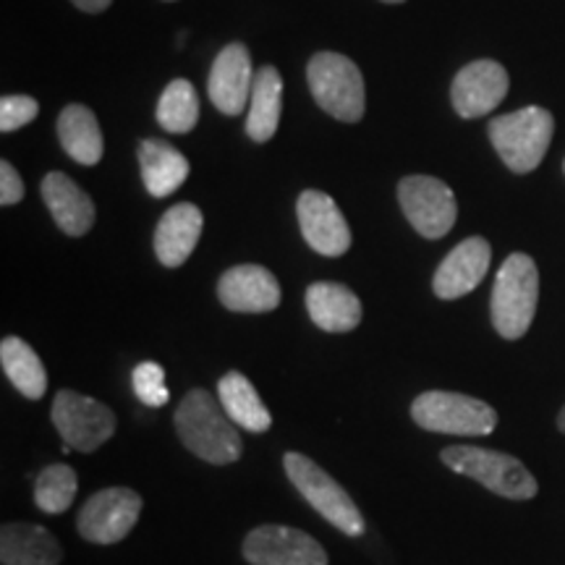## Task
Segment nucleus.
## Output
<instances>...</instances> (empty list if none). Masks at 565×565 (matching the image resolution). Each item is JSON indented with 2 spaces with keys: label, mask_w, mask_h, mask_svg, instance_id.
Returning <instances> with one entry per match:
<instances>
[{
  "label": "nucleus",
  "mask_w": 565,
  "mask_h": 565,
  "mask_svg": "<svg viewBox=\"0 0 565 565\" xmlns=\"http://www.w3.org/2000/svg\"><path fill=\"white\" fill-rule=\"evenodd\" d=\"M51 419L63 440L82 454L103 448L116 435V416L110 408L74 391H61L55 395Z\"/></svg>",
  "instance_id": "nucleus-8"
},
{
  "label": "nucleus",
  "mask_w": 565,
  "mask_h": 565,
  "mask_svg": "<svg viewBox=\"0 0 565 565\" xmlns=\"http://www.w3.org/2000/svg\"><path fill=\"white\" fill-rule=\"evenodd\" d=\"M307 309L324 333H349L362 322V301L343 282H312L307 288Z\"/></svg>",
  "instance_id": "nucleus-19"
},
{
  "label": "nucleus",
  "mask_w": 565,
  "mask_h": 565,
  "mask_svg": "<svg viewBox=\"0 0 565 565\" xmlns=\"http://www.w3.org/2000/svg\"><path fill=\"white\" fill-rule=\"evenodd\" d=\"M315 103L343 124L362 121L366 108L364 76L356 63L341 53H317L307 66Z\"/></svg>",
  "instance_id": "nucleus-5"
},
{
  "label": "nucleus",
  "mask_w": 565,
  "mask_h": 565,
  "mask_svg": "<svg viewBox=\"0 0 565 565\" xmlns=\"http://www.w3.org/2000/svg\"><path fill=\"white\" fill-rule=\"evenodd\" d=\"M58 540L45 526L13 521L0 529V561L3 565H58Z\"/></svg>",
  "instance_id": "nucleus-20"
},
{
  "label": "nucleus",
  "mask_w": 565,
  "mask_h": 565,
  "mask_svg": "<svg viewBox=\"0 0 565 565\" xmlns=\"http://www.w3.org/2000/svg\"><path fill=\"white\" fill-rule=\"evenodd\" d=\"M563 171H565V162H563Z\"/></svg>",
  "instance_id": "nucleus-34"
},
{
  "label": "nucleus",
  "mask_w": 565,
  "mask_h": 565,
  "mask_svg": "<svg viewBox=\"0 0 565 565\" xmlns=\"http://www.w3.org/2000/svg\"><path fill=\"white\" fill-rule=\"evenodd\" d=\"M58 139L71 160L79 166H97L103 160V131L95 113L84 105H68L58 116Z\"/></svg>",
  "instance_id": "nucleus-23"
},
{
  "label": "nucleus",
  "mask_w": 565,
  "mask_h": 565,
  "mask_svg": "<svg viewBox=\"0 0 565 565\" xmlns=\"http://www.w3.org/2000/svg\"><path fill=\"white\" fill-rule=\"evenodd\" d=\"M173 419L181 443L202 461L228 466L242 458L244 443L236 424L223 412L221 401L212 398L202 387H194L183 395Z\"/></svg>",
  "instance_id": "nucleus-1"
},
{
  "label": "nucleus",
  "mask_w": 565,
  "mask_h": 565,
  "mask_svg": "<svg viewBox=\"0 0 565 565\" xmlns=\"http://www.w3.org/2000/svg\"><path fill=\"white\" fill-rule=\"evenodd\" d=\"M217 398H221L223 412L231 416L233 424L249 429V433H267L273 424V416L267 406L254 391V385L242 372H228L217 383Z\"/></svg>",
  "instance_id": "nucleus-24"
},
{
  "label": "nucleus",
  "mask_w": 565,
  "mask_h": 565,
  "mask_svg": "<svg viewBox=\"0 0 565 565\" xmlns=\"http://www.w3.org/2000/svg\"><path fill=\"white\" fill-rule=\"evenodd\" d=\"M244 557L252 565H328V553L315 536L278 524L259 526L246 534Z\"/></svg>",
  "instance_id": "nucleus-11"
},
{
  "label": "nucleus",
  "mask_w": 565,
  "mask_h": 565,
  "mask_svg": "<svg viewBox=\"0 0 565 565\" xmlns=\"http://www.w3.org/2000/svg\"><path fill=\"white\" fill-rule=\"evenodd\" d=\"M540 301V270L529 254L515 252L500 265L492 286V324L505 341H519L532 328Z\"/></svg>",
  "instance_id": "nucleus-2"
},
{
  "label": "nucleus",
  "mask_w": 565,
  "mask_h": 565,
  "mask_svg": "<svg viewBox=\"0 0 565 565\" xmlns=\"http://www.w3.org/2000/svg\"><path fill=\"white\" fill-rule=\"evenodd\" d=\"M282 466L286 475L291 479L301 498L322 515L328 524L341 529L345 536H362L364 534V515L359 511L351 494L335 482L322 466H317L312 458L301 454H286L282 456Z\"/></svg>",
  "instance_id": "nucleus-6"
},
{
  "label": "nucleus",
  "mask_w": 565,
  "mask_h": 565,
  "mask_svg": "<svg viewBox=\"0 0 565 565\" xmlns=\"http://www.w3.org/2000/svg\"><path fill=\"white\" fill-rule=\"evenodd\" d=\"M21 200H24V181H21L17 168L9 160H3L0 162V204L11 207Z\"/></svg>",
  "instance_id": "nucleus-30"
},
{
  "label": "nucleus",
  "mask_w": 565,
  "mask_h": 565,
  "mask_svg": "<svg viewBox=\"0 0 565 565\" xmlns=\"http://www.w3.org/2000/svg\"><path fill=\"white\" fill-rule=\"evenodd\" d=\"M202 210L192 202L173 204L154 228V254L166 267H181L202 236Z\"/></svg>",
  "instance_id": "nucleus-17"
},
{
  "label": "nucleus",
  "mask_w": 565,
  "mask_h": 565,
  "mask_svg": "<svg viewBox=\"0 0 565 565\" xmlns=\"http://www.w3.org/2000/svg\"><path fill=\"white\" fill-rule=\"evenodd\" d=\"M412 419L427 433L479 437L490 435L498 427V414L484 401L471 395L429 391L412 404Z\"/></svg>",
  "instance_id": "nucleus-7"
},
{
  "label": "nucleus",
  "mask_w": 565,
  "mask_h": 565,
  "mask_svg": "<svg viewBox=\"0 0 565 565\" xmlns=\"http://www.w3.org/2000/svg\"><path fill=\"white\" fill-rule=\"evenodd\" d=\"M42 200L66 236H84L95 225V202L66 173L53 171L42 179Z\"/></svg>",
  "instance_id": "nucleus-18"
},
{
  "label": "nucleus",
  "mask_w": 565,
  "mask_h": 565,
  "mask_svg": "<svg viewBox=\"0 0 565 565\" xmlns=\"http://www.w3.org/2000/svg\"><path fill=\"white\" fill-rule=\"evenodd\" d=\"M492 263V246L482 236L463 238L437 267L433 288L437 299L454 301L471 294L484 280Z\"/></svg>",
  "instance_id": "nucleus-16"
},
{
  "label": "nucleus",
  "mask_w": 565,
  "mask_h": 565,
  "mask_svg": "<svg viewBox=\"0 0 565 565\" xmlns=\"http://www.w3.org/2000/svg\"><path fill=\"white\" fill-rule=\"evenodd\" d=\"M296 215L307 244L324 257H341L351 246V228L330 194L307 189L296 202Z\"/></svg>",
  "instance_id": "nucleus-12"
},
{
  "label": "nucleus",
  "mask_w": 565,
  "mask_h": 565,
  "mask_svg": "<svg viewBox=\"0 0 565 565\" xmlns=\"http://www.w3.org/2000/svg\"><path fill=\"white\" fill-rule=\"evenodd\" d=\"M200 121V97L189 79H173L158 100V124L168 134H189Z\"/></svg>",
  "instance_id": "nucleus-26"
},
{
  "label": "nucleus",
  "mask_w": 565,
  "mask_h": 565,
  "mask_svg": "<svg viewBox=\"0 0 565 565\" xmlns=\"http://www.w3.org/2000/svg\"><path fill=\"white\" fill-rule=\"evenodd\" d=\"M557 427H561V433H565V406H563V412L557 414Z\"/></svg>",
  "instance_id": "nucleus-32"
},
{
  "label": "nucleus",
  "mask_w": 565,
  "mask_h": 565,
  "mask_svg": "<svg viewBox=\"0 0 565 565\" xmlns=\"http://www.w3.org/2000/svg\"><path fill=\"white\" fill-rule=\"evenodd\" d=\"M508 71L498 61H475L456 74L450 100L461 118H482L505 100Z\"/></svg>",
  "instance_id": "nucleus-13"
},
{
  "label": "nucleus",
  "mask_w": 565,
  "mask_h": 565,
  "mask_svg": "<svg viewBox=\"0 0 565 565\" xmlns=\"http://www.w3.org/2000/svg\"><path fill=\"white\" fill-rule=\"evenodd\" d=\"M443 463L458 475L475 479L494 494L508 500H532L540 492V484L519 458L500 454V450L477 448V445H450L445 448Z\"/></svg>",
  "instance_id": "nucleus-4"
},
{
  "label": "nucleus",
  "mask_w": 565,
  "mask_h": 565,
  "mask_svg": "<svg viewBox=\"0 0 565 565\" xmlns=\"http://www.w3.org/2000/svg\"><path fill=\"white\" fill-rule=\"evenodd\" d=\"M383 3H404V0H383Z\"/></svg>",
  "instance_id": "nucleus-33"
},
{
  "label": "nucleus",
  "mask_w": 565,
  "mask_h": 565,
  "mask_svg": "<svg viewBox=\"0 0 565 565\" xmlns=\"http://www.w3.org/2000/svg\"><path fill=\"white\" fill-rule=\"evenodd\" d=\"M141 498L129 487L95 492L76 515V529L92 545H116L137 526Z\"/></svg>",
  "instance_id": "nucleus-10"
},
{
  "label": "nucleus",
  "mask_w": 565,
  "mask_h": 565,
  "mask_svg": "<svg viewBox=\"0 0 565 565\" xmlns=\"http://www.w3.org/2000/svg\"><path fill=\"white\" fill-rule=\"evenodd\" d=\"M398 202L408 223L424 238H443L456 225V194L435 175H406L398 183Z\"/></svg>",
  "instance_id": "nucleus-9"
},
{
  "label": "nucleus",
  "mask_w": 565,
  "mask_h": 565,
  "mask_svg": "<svg viewBox=\"0 0 565 565\" xmlns=\"http://www.w3.org/2000/svg\"><path fill=\"white\" fill-rule=\"evenodd\" d=\"M141 181L152 196H171L189 179V160L162 139H145L139 145Z\"/></svg>",
  "instance_id": "nucleus-21"
},
{
  "label": "nucleus",
  "mask_w": 565,
  "mask_h": 565,
  "mask_svg": "<svg viewBox=\"0 0 565 565\" xmlns=\"http://www.w3.org/2000/svg\"><path fill=\"white\" fill-rule=\"evenodd\" d=\"M0 364H3L6 377L11 385L24 395V398L40 401L47 391V372L45 364L40 362L38 351L30 343L21 341L17 335L3 338L0 343Z\"/></svg>",
  "instance_id": "nucleus-25"
},
{
  "label": "nucleus",
  "mask_w": 565,
  "mask_h": 565,
  "mask_svg": "<svg viewBox=\"0 0 565 565\" xmlns=\"http://www.w3.org/2000/svg\"><path fill=\"white\" fill-rule=\"evenodd\" d=\"M40 113V103L30 95H6L0 100V131L11 134L34 121Z\"/></svg>",
  "instance_id": "nucleus-29"
},
{
  "label": "nucleus",
  "mask_w": 565,
  "mask_h": 565,
  "mask_svg": "<svg viewBox=\"0 0 565 565\" xmlns=\"http://www.w3.org/2000/svg\"><path fill=\"white\" fill-rule=\"evenodd\" d=\"M282 110V79L275 66H263L254 76L249 116H246V134L252 141H270L278 131Z\"/></svg>",
  "instance_id": "nucleus-22"
},
{
  "label": "nucleus",
  "mask_w": 565,
  "mask_h": 565,
  "mask_svg": "<svg viewBox=\"0 0 565 565\" xmlns=\"http://www.w3.org/2000/svg\"><path fill=\"white\" fill-rule=\"evenodd\" d=\"M131 385L141 404L150 408H162L171 401L166 385V370L158 362H141L131 374Z\"/></svg>",
  "instance_id": "nucleus-28"
},
{
  "label": "nucleus",
  "mask_w": 565,
  "mask_h": 565,
  "mask_svg": "<svg viewBox=\"0 0 565 565\" xmlns=\"http://www.w3.org/2000/svg\"><path fill=\"white\" fill-rule=\"evenodd\" d=\"M76 490H79L76 471L66 463H53L34 479V503L42 513H63L74 503Z\"/></svg>",
  "instance_id": "nucleus-27"
},
{
  "label": "nucleus",
  "mask_w": 565,
  "mask_h": 565,
  "mask_svg": "<svg viewBox=\"0 0 565 565\" xmlns=\"http://www.w3.org/2000/svg\"><path fill=\"white\" fill-rule=\"evenodd\" d=\"M217 296L228 312L265 315L280 303L278 278L263 265H236L223 273Z\"/></svg>",
  "instance_id": "nucleus-15"
},
{
  "label": "nucleus",
  "mask_w": 565,
  "mask_h": 565,
  "mask_svg": "<svg viewBox=\"0 0 565 565\" xmlns=\"http://www.w3.org/2000/svg\"><path fill=\"white\" fill-rule=\"evenodd\" d=\"M71 3H74L76 9H82L87 13H100V11L108 9L113 0H71Z\"/></svg>",
  "instance_id": "nucleus-31"
},
{
  "label": "nucleus",
  "mask_w": 565,
  "mask_h": 565,
  "mask_svg": "<svg viewBox=\"0 0 565 565\" xmlns=\"http://www.w3.org/2000/svg\"><path fill=\"white\" fill-rule=\"evenodd\" d=\"M254 68L252 55L242 42H231L217 53L215 63L210 68L207 95L210 103L225 116H242V110L252 100L254 87Z\"/></svg>",
  "instance_id": "nucleus-14"
},
{
  "label": "nucleus",
  "mask_w": 565,
  "mask_h": 565,
  "mask_svg": "<svg viewBox=\"0 0 565 565\" xmlns=\"http://www.w3.org/2000/svg\"><path fill=\"white\" fill-rule=\"evenodd\" d=\"M555 118L545 108H521L490 121V139L513 173H532L550 150Z\"/></svg>",
  "instance_id": "nucleus-3"
}]
</instances>
